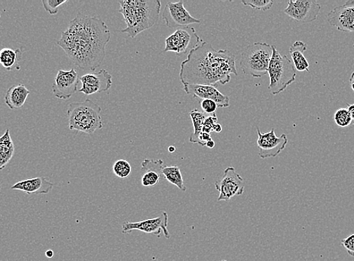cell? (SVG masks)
<instances>
[{
	"label": "cell",
	"instance_id": "39",
	"mask_svg": "<svg viewBox=\"0 0 354 261\" xmlns=\"http://www.w3.org/2000/svg\"><path fill=\"white\" fill-rule=\"evenodd\" d=\"M2 191V184L0 182V193Z\"/></svg>",
	"mask_w": 354,
	"mask_h": 261
},
{
	"label": "cell",
	"instance_id": "28",
	"mask_svg": "<svg viewBox=\"0 0 354 261\" xmlns=\"http://www.w3.org/2000/svg\"><path fill=\"white\" fill-rule=\"evenodd\" d=\"M67 3V0H43L41 3L45 8V10L50 15L57 14L58 8L61 6Z\"/></svg>",
	"mask_w": 354,
	"mask_h": 261
},
{
	"label": "cell",
	"instance_id": "31",
	"mask_svg": "<svg viewBox=\"0 0 354 261\" xmlns=\"http://www.w3.org/2000/svg\"><path fill=\"white\" fill-rule=\"evenodd\" d=\"M342 245L347 251L348 254L354 257V233L342 240Z\"/></svg>",
	"mask_w": 354,
	"mask_h": 261
},
{
	"label": "cell",
	"instance_id": "21",
	"mask_svg": "<svg viewBox=\"0 0 354 261\" xmlns=\"http://www.w3.org/2000/svg\"><path fill=\"white\" fill-rule=\"evenodd\" d=\"M15 153V145L10 129H7L0 137V171L10 162Z\"/></svg>",
	"mask_w": 354,
	"mask_h": 261
},
{
	"label": "cell",
	"instance_id": "26",
	"mask_svg": "<svg viewBox=\"0 0 354 261\" xmlns=\"http://www.w3.org/2000/svg\"><path fill=\"white\" fill-rule=\"evenodd\" d=\"M334 120L339 128H344L348 127L352 124L351 117L348 108H341L335 113Z\"/></svg>",
	"mask_w": 354,
	"mask_h": 261
},
{
	"label": "cell",
	"instance_id": "40",
	"mask_svg": "<svg viewBox=\"0 0 354 261\" xmlns=\"http://www.w3.org/2000/svg\"><path fill=\"white\" fill-rule=\"evenodd\" d=\"M0 17H1V14H0Z\"/></svg>",
	"mask_w": 354,
	"mask_h": 261
},
{
	"label": "cell",
	"instance_id": "13",
	"mask_svg": "<svg viewBox=\"0 0 354 261\" xmlns=\"http://www.w3.org/2000/svg\"><path fill=\"white\" fill-rule=\"evenodd\" d=\"M80 80L82 88L79 92L87 96L107 91L113 85L112 75L106 70H101L97 73L84 75Z\"/></svg>",
	"mask_w": 354,
	"mask_h": 261
},
{
	"label": "cell",
	"instance_id": "14",
	"mask_svg": "<svg viewBox=\"0 0 354 261\" xmlns=\"http://www.w3.org/2000/svg\"><path fill=\"white\" fill-rule=\"evenodd\" d=\"M199 38L193 28L177 29L173 35L166 39L164 52H171L178 55H184L187 52L192 39Z\"/></svg>",
	"mask_w": 354,
	"mask_h": 261
},
{
	"label": "cell",
	"instance_id": "25",
	"mask_svg": "<svg viewBox=\"0 0 354 261\" xmlns=\"http://www.w3.org/2000/svg\"><path fill=\"white\" fill-rule=\"evenodd\" d=\"M114 174L121 179L128 178L130 176L132 168L131 164L125 160H119L113 166Z\"/></svg>",
	"mask_w": 354,
	"mask_h": 261
},
{
	"label": "cell",
	"instance_id": "12",
	"mask_svg": "<svg viewBox=\"0 0 354 261\" xmlns=\"http://www.w3.org/2000/svg\"><path fill=\"white\" fill-rule=\"evenodd\" d=\"M79 75L77 70H59L53 85V91L55 97L68 99L78 90Z\"/></svg>",
	"mask_w": 354,
	"mask_h": 261
},
{
	"label": "cell",
	"instance_id": "8",
	"mask_svg": "<svg viewBox=\"0 0 354 261\" xmlns=\"http://www.w3.org/2000/svg\"><path fill=\"white\" fill-rule=\"evenodd\" d=\"M168 215L163 212L161 215L147 219V220L139 222H125L122 225V233L124 234L131 233L133 231H139L146 233H151L161 237L163 231L167 239L171 238L169 231L167 230Z\"/></svg>",
	"mask_w": 354,
	"mask_h": 261
},
{
	"label": "cell",
	"instance_id": "34",
	"mask_svg": "<svg viewBox=\"0 0 354 261\" xmlns=\"http://www.w3.org/2000/svg\"><path fill=\"white\" fill-rule=\"evenodd\" d=\"M206 146L209 148H214L215 147V142L214 139H210L207 142Z\"/></svg>",
	"mask_w": 354,
	"mask_h": 261
},
{
	"label": "cell",
	"instance_id": "16",
	"mask_svg": "<svg viewBox=\"0 0 354 261\" xmlns=\"http://www.w3.org/2000/svg\"><path fill=\"white\" fill-rule=\"evenodd\" d=\"M327 21L337 30L354 32V6L344 4L328 12Z\"/></svg>",
	"mask_w": 354,
	"mask_h": 261
},
{
	"label": "cell",
	"instance_id": "6",
	"mask_svg": "<svg viewBox=\"0 0 354 261\" xmlns=\"http://www.w3.org/2000/svg\"><path fill=\"white\" fill-rule=\"evenodd\" d=\"M272 56V47L266 43H255L247 46L241 54L240 66L244 74L261 78L268 73Z\"/></svg>",
	"mask_w": 354,
	"mask_h": 261
},
{
	"label": "cell",
	"instance_id": "20",
	"mask_svg": "<svg viewBox=\"0 0 354 261\" xmlns=\"http://www.w3.org/2000/svg\"><path fill=\"white\" fill-rule=\"evenodd\" d=\"M307 47V45L303 41H297L290 48V54L292 59L295 69L299 72L306 71L310 72V65L304 55Z\"/></svg>",
	"mask_w": 354,
	"mask_h": 261
},
{
	"label": "cell",
	"instance_id": "17",
	"mask_svg": "<svg viewBox=\"0 0 354 261\" xmlns=\"http://www.w3.org/2000/svg\"><path fill=\"white\" fill-rule=\"evenodd\" d=\"M165 166L162 160L145 159L141 164V184L145 188H153L162 177Z\"/></svg>",
	"mask_w": 354,
	"mask_h": 261
},
{
	"label": "cell",
	"instance_id": "23",
	"mask_svg": "<svg viewBox=\"0 0 354 261\" xmlns=\"http://www.w3.org/2000/svg\"><path fill=\"white\" fill-rule=\"evenodd\" d=\"M162 176L165 180L175 185L180 191H185L187 190V186L184 184L183 175L179 166H165L162 170Z\"/></svg>",
	"mask_w": 354,
	"mask_h": 261
},
{
	"label": "cell",
	"instance_id": "4",
	"mask_svg": "<svg viewBox=\"0 0 354 261\" xmlns=\"http://www.w3.org/2000/svg\"><path fill=\"white\" fill-rule=\"evenodd\" d=\"M101 111L102 108L89 99L82 103L71 104L66 111L69 129L87 134H93L102 129L104 123Z\"/></svg>",
	"mask_w": 354,
	"mask_h": 261
},
{
	"label": "cell",
	"instance_id": "3",
	"mask_svg": "<svg viewBox=\"0 0 354 261\" xmlns=\"http://www.w3.org/2000/svg\"><path fill=\"white\" fill-rule=\"evenodd\" d=\"M119 12L123 15L127 28L121 32L135 38L140 32L157 23L162 3L159 0H122Z\"/></svg>",
	"mask_w": 354,
	"mask_h": 261
},
{
	"label": "cell",
	"instance_id": "36",
	"mask_svg": "<svg viewBox=\"0 0 354 261\" xmlns=\"http://www.w3.org/2000/svg\"><path fill=\"white\" fill-rule=\"evenodd\" d=\"M350 84H351V87L354 92V72L351 75Z\"/></svg>",
	"mask_w": 354,
	"mask_h": 261
},
{
	"label": "cell",
	"instance_id": "22",
	"mask_svg": "<svg viewBox=\"0 0 354 261\" xmlns=\"http://www.w3.org/2000/svg\"><path fill=\"white\" fill-rule=\"evenodd\" d=\"M22 52L20 48L13 50L5 48L0 50V64L7 70H12L17 62L20 61Z\"/></svg>",
	"mask_w": 354,
	"mask_h": 261
},
{
	"label": "cell",
	"instance_id": "27",
	"mask_svg": "<svg viewBox=\"0 0 354 261\" xmlns=\"http://www.w3.org/2000/svg\"><path fill=\"white\" fill-rule=\"evenodd\" d=\"M241 3L254 8V10L263 12L271 10L274 5L272 0H243Z\"/></svg>",
	"mask_w": 354,
	"mask_h": 261
},
{
	"label": "cell",
	"instance_id": "7",
	"mask_svg": "<svg viewBox=\"0 0 354 261\" xmlns=\"http://www.w3.org/2000/svg\"><path fill=\"white\" fill-rule=\"evenodd\" d=\"M244 180L232 166L227 167L222 178L216 182L215 188L220 193L218 201H230L244 192Z\"/></svg>",
	"mask_w": 354,
	"mask_h": 261
},
{
	"label": "cell",
	"instance_id": "38",
	"mask_svg": "<svg viewBox=\"0 0 354 261\" xmlns=\"http://www.w3.org/2000/svg\"><path fill=\"white\" fill-rule=\"evenodd\" d=\"M345 4L354 6V0H349V1L345 3Z\"/></svg>",
	"mask_w": 354,
	"mask_h": 261
},
{
	"label": "cell",
	"instance_id": "29",
	"mask_svg": "<svg viewBox=\"0 0 354 261\" xmlns=\"http://www.w3.org/2000/svg\"><path fill=\"white\" fill-rule=\"evenodd\" d=\"M198 101L201 105L202 110H203L205 113L208 114V115H213V114L216 113L218 106L214 102V100L201 99V100H198Z\"/></svg>",
	"mask_w": 354,
	"mask_h": 261
},
{
	"label": "cell",
	"instance_id": "10",
	"mask_svg": "<svg viewBox=\"0 0 354 261\" xmlns=\"http://www.w3.org/2000/svg\"><path fill=\"white\" fill-rule=\"evenodd\" d=\"M162 19L166 26L170 28H180L189 26L193 23H200L201 21L194 18L185 10L184 2L180 0L176 3H168L162 13Z\"/></svg>",
	"mask_w": 354,
	"mask_h": 261
},
{
	"label": "cell",
	"instance_id": "11",
	"mask_svg": "<svg viewBox=\"0 0 354 261\" xmlns=\"http://www.w3.org/2000/svg\"><path fill=\"white\" fill-rule=\"evenodd\" d=\"M320 10L322 6L315 0H290L283 12L293 20L301 23H310L317 19Z\"/></svg>",
	"mask_w": 354,
	"mask_h": 261
},
{
	"label": "cell",
	"instance_id": "18",
	"mask_svg": "<svg viewBox=\"0 0 354 261\" xmlns=\"http://www.w3.org/2000/svg\"><path fill=\"white\" fill-rule=\"evenodd\" d=\"M54 188V184L45 177H37L15 183L11 187L12 190L21 191L28 195H48Z\"/></svg>",
	"mask_w": 354,
	"mask_h": 261
},
{
	"label": "cell",
	"instance_id": "5",
	"mask_svg": "<svg viewBox=\"0 0 354 261\" xmlns=\"http://www.w3.org/2000/svg\"><path fill=\"white\" fill-rule=\"evenodd\" d=\"M272 56L268 66L270 84L268 89L273 95H280L296 81L297 71L289 57L282 55L272 46Z\"/></svg>",
	"mask_w": 354,
	"mask_h": 261
},
{
	"label": "cell",
	"instance_id": "30",
	"mask_svg": "<svg viewBox=\"0 0 354 261\" xmlns=\"http://www.w3.org/2000/svg\"><path fill=\"white\" fill-rule=\"evenodd\" d=\"M217 121L218 119L216 113L206 117L203 124V129H202V132L207 133L209 134L214 132V126L217 123Z\"/></svg>",
	"mask_w": 354,
	"mask_h": 261
},
{
	"label": "cell",
	"instance_id": "9",
	"mask_svg": "<svg viewBox=\"0 0 354 261\" xmlns=\"http://www.w3.org/2000/svg\"><path fill=\"white\" fill-rule=\"evenodd\" d=\"M257 130V146L259 148V156L262 159L279 155L288 146V139L286 134H282L280 137H277L274 129L266 133L261 132L259 128Z\"/></svg>",
	"mask_w": 354,
	"mask_h": 261
},
{
	"label": "cell",
	"instance_id": "19",
	"mask_svg": "<svg viewBox=\"0 0 354 261\" xmlns=\"http://www.w3.org/2000/svg\"><path fill=\"white\" fill-rule=\"evenodd\" d=\"M30 91L24 85L12 86L5 95V103L11 109L21 108L25 103Z\"/></svg>",
	"mask_w": 354,
	"mask_h": 261
},
{
	"label": "cell",
	"instance_id": "24",
	"mask_svg": "<svg viewBox=\"0 0 354 261\" xmlns=\"http://www.w3.org/2000/svg\"><path fill=\"white\" fill-rule=\"evenodd\" d=\"M193 124L194 132L191 135L189 142L194 144H200L199 137L203 129V124L206 119L204 113H201L198 109H193L189 113Z\"/></svg>",
	"mask_w": 354,
	"mask_h": 261
},
{
	"label": "cell",
	"instance_id": "2",
	"mask_svg": "<svg viewBox=\"0 0 354 261\" xmlns=\"http://www.w3.org/2000/svg\"><path fill=\"white\" fill-rule=\"evenodd\" d=\"M238 75L235 57L227 50H216L212 44L202 40L190 50L181 64L180 79L183 85H226L231 75Z\"/></svg>",
	"mask_w": 354,
	"mask_h": 261
},
{
	"label": "cell",
	"instance_id": "33",
	"mask_svg": "<svg viewBox=\"0 0 354 261\" xmlns=\"http://www.w3.org/2000/svg\"><path fill=\"white\" fill-rule=\"evenodd\" d=\"M223 130L222 125L216 123L214 126V131L216 133H221Z\"/></svg>",
	"mask_w": 354,
	"mask_h": 261
},
{
	"label": "cell",
	"instance_id": "1",
	"mask_svg": "<svg viewBox=\"0 0 354 261\" xmlns=\"http://www.w3.org/2000/svg\"><path fill=\"white\" fill-rule=\"evenodd\" d=\"M111 38V32L102 19L79 13L57 44L80 69L95 71L104 61Z\"/></svg>",
	"mask_w": 354,
	"mask_h": 261
},
{
	"label": "cell",
	"instance_id": "35",
	"mask_svg": "<svg viewBox=\"0 0 354 261\" xmlns=\"http://www.w3.org/2000/svg\"><path fill=\"white\" fill-rule=\"evenodd\" d=\"M55 255L54 251L53 250H48L46 252V256L48 258H52Z\"/></svg>",
	"mask_w": 354,
	"mask_h": 261
},
{
	"label": "cell",
	"instance_id": "37",
	"mask_svg": "<svg viewBox=\"0 0 354 261\" xmlns=\"http://www.w3.org/2000/svg\"><path fill=\"white\" fill-rule=\"evenodd\" d=\"M168 151H169L170 153H174V151H176V148L174 146H170L169 148H168Z\"/></svg>",
	"mask_w": 354,
	"mask_h": 261
},
{
	"label": "cell",
	"instance_id": "15",
	"mask_svg": "<svg viewBox=\"0 0 354 261\" xmlns=\"http://www.w3.org/2000/svg\"><path fill=\"white\" fill-rule=\"evenodd\" d=\"M183 90L187 95L193 96L197 100L212 99L218 107L227 108L230 106V99L224 95L216 87L212 86L183 85Z\"/></svg>",
	"mask_w": 354,
	"mask_h": 261
},
{
	"label": "cell",
	"instance_id": "32",
	"mask_svg": "<svg viewBox=\"0 0 354 261\" xmlns=\"http://www.w3.org/2000/svg\"><path fill=\"white\" fill-rule=\"evenodd\" d=\"M348 110L351 117L352 124L354 125V104H348Z\"/></svg>",
	"mask_w": 354,
	"mask_h": 261
}]
</instances>
